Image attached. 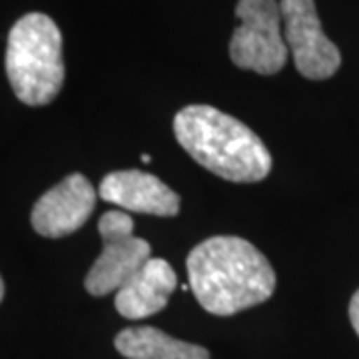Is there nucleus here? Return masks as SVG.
I'll return each mask as SVG.
<instances>
[{
    "mask_svg": "<svg viewBox=\"0 0 359 359\" xmlns=\"http://www.w3.org/2000/svg\"><path fill=\"white\" fill-rule=\"evenodd\" d=\"M176 285V271L166 259L150 257L116 292L114 306L118 313L126 320H144L166 308Z\"/></svg>",
    "mask_w": 359,
    "mask_h": 359,
    "instance_id": "9",
    "label": "nucleus"
},
{
    "mask_svg": "<svg viewBox=\"0 0 359 359\" xmlns=\"http://www.w3.org/2000/svg\"><path fill=\"white\" fill-rule=\"evenodd\" d=\"M62 34L50 16L30 13L13 26L6 44V74L28 106L50 104L65 84Z\"/></svg>",
    "mask_w": 359,
    "mask_h": 359,
    "instance_id": "3",
    "label": "nucleus"
},
{
    "mask_svg": "<svg viewBox=\"0 0 359 359\" xmlns=\"http://www.w3.org/2000/svg\"><path fill=\"white\" fill-rule=\"evenodd\" d=\"M349 320H351V325L355 330V334L359 335V290L351 297V304H349Z\"/></svg>",
    "mask_w": 359,
    "mask_h": 359,
    "instance_id": "11",
    "label": "nucleus"
},
{
    "mask_svg": "<svg viewBox=\"0 0 359 359\" xmlns=\"http://www.w3.org/2000/svg\"><path fill=\"white\" fill-rule=\"evenodd\" d=\"M174 134L200 166L228 182H262L271 170V154L256 132L214 106L182 108L174 116Z\"/></svg>",
    "mask_w": 359,
    "mask_h": 359,
    "instance_id": "2",
    "label": "nucleus"
},
{
    "mask_svg": "<svg viewBox=\"0 0 359 359\" xmlns=\"http://www.w3.org/2000/svg\"><path fill=\"white\" fill-rule=\"evenodd\" d=\"M98 194L104 202L122 210L172 218L180 212V198L170 186L142 170H120L102 180Z\"/></svg>",
    "mask_w": 359,
    "mask_h": 359,
    "instance_id": "8",
    "label": "nucleus"
},
{
    "mask_svg": "<svg viewBox=\"0 0 359 359\" xmlns=\"http://www.w3.org/2000/svg\"><path fill=\"white\" fill-rule=\"evenodd\" d=\"M150 160H152V158H150V156H148V154H142V162H146V164H148V162H150Z\"/></svg>",
    "mask_w": 359,
    "mask_h": 359,
    "instance_id": "13",
    "label": "nucleus"
},
{
    "mask_svg": "<svg viewBox=\"0 0 359 359\" xmlns=\"http://www.w3.org/2000/svg\"><path fill=\"white\" fill-rule=\"evenodd\" d=\"M240 26L230 40V58L242 70L278 74L287 62L280 0H238Z\"/></svg>",
    "mask_w": 359,
    "mask_h": 359,
    "instance_id": "4",
    "label": "nucleus"
},
{
    "mask_svg": "<svg viewBox=\"0 0 359 359\" xmlns=\"http://www.w3.org/2000/svg\"><path fill=\"white\" fill-rule=\"evenodd\" d=\"M283 40L302 76L309 80L332 78L341 66V54L321 30L313 0H280Z\"/></svg>",
    "mask_w": 359,
    "mask_h": 359,
    "instance_id": "6",
    "label": "nucleus"
},
{
    "mask_svg": "<svg viewBox=\"0 0 359 359\" xmlns=\"http://www.w3.org/2000/svg\"><path fill=\"white\" fill-rule=\"evenodd\" d=\"M2 297H4V282H2V278H0V302H2Z\"/></svg>",
    "mask_w": 359,
    "mask_h": 359,
    "instance_id": "12",
    "label": "nucleus"
},
{
    "mask_svg": "<svg viewBox=\"0 0 359 359\" xmlns=\"http://www.w3.org/2000/svg\"><path fill=\"white\" fill-rule=\"evenodd\" d=\"M96 190L82 174H70L44 194L32 208V228L44 238H65L80 230L92 216Z\"/></svg>",
    "mask_w": 359,
    "mask_h": 359,
    "instance_id": "7",
    "label": "nucleus"
},
{
    "mask_svg": "<svg viewBox=\"0 0 359 359\" xmlns=\"http://www.w3.org/2000/svg\"><path fill=\"white\" fill-rule=\"evenodd\" d=\"M186 268L200 306L219 318L264 304L278 282L268 257L238 236L204 240L190 252Z\"/></svg>",
    "mask_w": 359,
    "mask_h": 359,
    "instance_id": "1",
    "label": "nucleus"
},
{
    "mask_svg": "<svg viewBox=\"0 0 359 359\" xmlns=\"http://www.w3.org/2000/svg\"><path fill=\"white\" fill-rule=\"evenodd\" d=\"M98 231L102 254L84 280L88 294L96 297L118 292L152 257L150 244L134 236V219L126 212H106L98 222Z\"/></svg>",
    "mask_w": 359,
    "mask_h": 359,
    "instance_id": "5",
    "label": "nucleus"
},
{
    "mask_svg": "<svg viewBox=\"0 0 359 359\" xmlns=\"http://www.w3.org/2000/svg\"><path fill=\"white\" fill-rule=\"evenodd\" d=\"M114 346L128 359H210L205 347L176 339L150 325L122 330L116 335Z\"/></svg>",
    "mask_w": 359,
    "mask_h": 359,
    "instance_id": "10",
    "label": "nucleus"
}]
</instances>
